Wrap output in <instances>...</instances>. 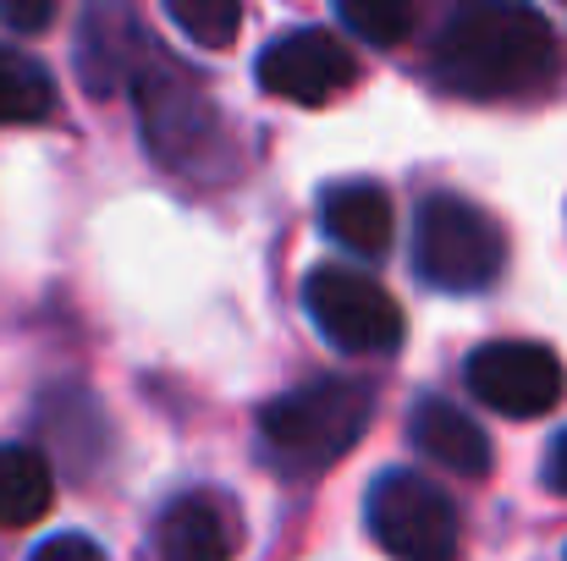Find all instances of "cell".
<instances>
[{
	"mask_svg": "<svg viewBox=\"0 0 567 561\" xmlns=\"http://www.w3.org/2000/svg\"><path fill=\"white\" fill-rule=\"evenodd\" d=\"M259 89L292 105H331L359 83V55L326 28H292L259 50Z\"/></svg>",
	"mask_w": 567,
	"mask_h": 561,
	"instance_id": "cell-8",
	"label": "cell"
},
{
	"mask_svg": "<svg viewBox=\"0 0 567 561\" xmlns=\"http://www.w3.org/2000/svg\"><path fill=\"white\" fill-rule=\"evenodd\" d=\"M337 17L375 50H391L413 33V0H337Z\"/></svg>",
	"mask_w": 567,
	"mask_h": 561,
	"instance_id": "cell-15",
	"label": "cell"
},
{
	"mask_svg": "<svg viewBox=\"0 0 567 561\" xmlns=\"http://www.w3.org/2000/svg\"><path fill=\"white\" fill-rule=\"evenodd\" d=\"M55 474L33 446H0V529H28L50 512Z\"/></svg>",
	"mask_w": 567,
	"mask_h": 561,
	"instance_id": "cell-13",
	"label": "cell"
},
{
	"mask_svg": "<svg viewBox=\"0 0 567 561\" xmlns=\"http://www.w3.org/2000/svg\"><path fill=\"white\" fill-rule=\"evenodd\" d=\"M507 264V237L463 193H430L413 209V270L435 292H485Z\"/></svg>",
	"mask_w": 567,
	"mask_h": 561,
	"instance_id": "cell-3",
	"label": "cell"
},
{
	"mask_svg": "<svg viewBox=\"0 0 567 561\" xmlns=\"http://www.w3.org/2000/svg\"><path fill=\"white\" fill-rule=\"evenodd\" d=\"M546 490H551V496H567V429L551 440V451H546Z\"/></svg>",
	"mask_w": 567,
	"mask_h": 561,
	"instance_id": "cell-19",
	"label": "cell"
},
{
	"mask_svg": "<svg viewBox=\"0 0 567 561\" xmlns=\"http://www.w3.org/2000/svg\"><path fill=\"white\" fill-rule=\"evenodd\" d=\"M166 11L204 50H226L243 28V0H166Z\"/></svg>",
	"mask_w": 567,
	"mask_h": 561,
	"instance_id": "cell-16",
	"label": "cell"
},
{
	"mask_svg": "<svg viewBox=\"0 0 567 561\" xmlns=\"http://www.w3.org/2000/svg\"><path fill=\"white\" fill-rule=\"evenodd\" d=\"M320 226L337 248L359 253V259H380L391 248V198L380 183H331L320 193Z\"/></svg>",
	"mask_w": 567,
	"mask_h": 561,
	"instance_id": "cell-12",
	"label": "cell"
},
{
	"mask_svg": "<svg viewBox=\"0 0 567 561\" xmlns=\"http://www.w3.org/2000/svg\"><path fill=\"white\" fill-rule=\"evenodd\" d=\"M408 435H413V446L430 457V463H441L446 474H463V479H485L491 474V435L463 413V407H452L446 396H424L419 407H413V424H408Z\"/></svg>",
	"mask_w": 567,
	"mask_h": 561,
	"instance_id": "cell-11",
	"label": "cell"
},
{
	"mask_svg": "<svg viewBox=\"0 0 567 561\" xmlns=\"http://www.w3.org/2000/svg\"><path fill=\"white\" fill-rule=\"evenodd\" d=\"M370 534L391 561H457L463 551V518L452 507V496L408 468H385L370 485L364 501Z\"/></svg>",
	"mask_w": 567,
	"mask_h": 561,
	"instance_id": "cell-4",
	"label": "cell"
},
{
	"mask_svg": "<svg viewBox=\"0 0 567 561\" xmlns=\"http://www.w3.org/2000/svg\"><path fill=\"white\" fill-rule=\"evenodd\" d=\"M463 385L502 418H540L563 402L567 370L540 342H485L468 353Z\"/></svg>",
	"mask_w": 567,
	"mask_h": 561,
	"instance_id": "cell-7",
	"label": "cell"
},
{
	"mask_svg": "<svg viewBox=\"0 0 567 561\" xmlns=\"http://www.w3.org/2000/svg\"><path fill=\"white\" fill-rule=\"evenodd\" d=\"M28 561H105V551H100L94 540H83V534H55V540H44Z\"/></svg>",
	"mask_w": 567,
	"mask_h": 561,
	"instance_id": "cell-18",
	"label": "cell"
},
{
	"mask_svg": "<svg viewBox=\"0 0 567 561\" xmlns=\"http://www.w3.org/2000/svg\"><path fill=\"white\" fill-rule=\"evenodd\" d=\"M61 0H0V22L11 33H44Z\"/></svg>",
	"mask_w": 567,
	"mask_h": 561,
	"instance_id": "cell-17",
	"label": "cell"
},
{
	"mask_svg": "<svg viewBox=\"0 0 567 561\" xmlns=\"http://www.w3.org/2000/svg\"><path fill=\"white\" fill-rule=\"evenodd\" d=\"M138 94V122H144V138L155 149L161 166L172 172H198L215 149H220V116L209 105V94L198 89V77L172 66L161 50L155 61L144 66V77L133 83Z\"/></svg>",
	"mask_w": 567,
	"mask_h": 561,
	"instance_id": "cell-6",
	"label": "cell"
},
{
	"mask_svg": "<svg viewBox=\"0 0 567 561\" xmlns=\"http://www.w3.org/2000/svg\"><path fill=\"white\" fill-rule=\"evenodd\" d=\"M370 418H375V391L370 385H359L348 374H320V380H303V385L281 391L276 402H265L259 446L281 474L309 479V474L337 468L359 446Z\"/></svg>",
	"mask_w": 567,
	"mask_h": 561,
	"instance_id": "cell-2",
	"label": "cell"
},
{
	"mask_svg": "<svg viewBox=\"0 0 567 561\" xmlns=\"http://www.w3.org/2000/svg\"><path fill=\"white\" fill-rule=\"evenodd\" d=\"M303 309L315 320V331L359 359H385L402 347L408 320L396 309V298L380 287L375 276L353 270V264H320L303 281Z\"/></svg>",
	"mask_w": 567,
	"mask_h": 561,
	"instance_id": "cell-5",
	"label": "cell"
},
{
	"mask_svg": "<svg viewBox=\"0 0 567 561\" xmlns=\"http://www.w3.org/2000/svg\"><path fill=\"white\" fill-rule=\"evenodd\" d=\"M44 116H55V77L33 55L0 44V127H28Z\"/></svg>",
	"mask_w": 567,
	"mask_h": 561,
	"instance_id": "cell-14",
	"label": "cell"
},
{
	"mask_svg": "<svg viewBox=\"0 0 567 561\" xmlns=\"http://www.w3.org/2000/svg\"><path fill=\"white\" fill-rule=\"evenodd\" d=\"M430 66L435 83L463 100H524L557 77L563 50L529 0H457Z\"/></svg>",
	"mask_w": 567,
	"mask_h": 561,
	"instance_id": "cell-1",
	"label": "cell"
},
{
	"mask_svg": "<svg viewBox=\"0 0 567 561\" xmlns=\"http://www.w3.org/2000/svg\"><path fill=\"white\" fill-rule=\"evenodd\" d=\"M72 55H78V77L89 94H116L144 77V66L155 61V39L122 0H100L83 11Z\"/></svg>",
	"mask_w": 567,
	"mask_h": 561,
	"instance_id": "cell-9",
	"label": "cell"
},
{
	"mask_svg": "<svg viewBox=\"0 0 567 561\" xmlns=\"http://www.w3.org/2000/svg\"><path fill=\"white\" fill-rule=\"evenodd\" d=\"M243 546L237 507L215 490H188L161 512L155 561H231Z\"/></svg>",
	"mask_w": 567,
	"mask_h": 561,
	"instance_id": "cell-10",
	"label": "cell"
}]
</instances>
